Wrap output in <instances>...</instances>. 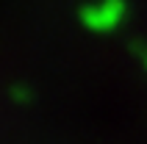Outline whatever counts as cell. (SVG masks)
I'll return each instance as SVG.
<instances>
[{
    "instance_id": "obj_1",
    "label": "cell",
    "mask_w": 147,
    "mask_h": 144,
    "mask_svg": "<svg viewBox=\"0 0 147 144\" xmlns=\"http://www.w3.org/2000/svg\"><path fill=\"white\" fill-rule=\"evenodd\" d=\"M122 14H125L122 0H97V3L83 8V22L89 28H97V31H108L122 20Z\"/></svg>"
}]
</instances>
